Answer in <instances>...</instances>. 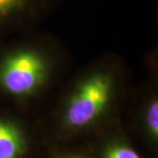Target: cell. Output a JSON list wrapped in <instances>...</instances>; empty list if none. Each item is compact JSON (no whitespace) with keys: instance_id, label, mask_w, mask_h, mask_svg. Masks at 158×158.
Masks as SVG:
<instances>
[{"instance_id":"obj_6","label":"cell","mask_w":158,"mask_h":158,"mask_svg":"<svg viewBox=\"0 0 158 158\" xmlns=\"http://www.w3.org/2000/svg\"><path fill=\"white\" fill-rule=\"evenodd\" d=\"M103 158H141L135 148L122 141L111 143L106 149Z\"/></svg>"},{"instance_id":"obj_1","label":"cell","mask_w":158,"mask_h":158,"mask_svg":"<svg viewBox=\"0 0 158 158\" xmlns=\"http://www.w3.org/2000/svg\"><path fill=\"white\" fill-rule=\"evenodd\" d=\"M126 83L124 69L113 58L85 69L74 79L60 101L62 126L78 131L101 121L122 102Z\"/></svg>"},{"instance_id":"obj_4","label":"cell","mask_w":158,"mask_h":158,"mask_svg":"<svg viewBox=\"0 0 158 158\" xmlns=\"http://www.w3.org/2000/svg\"><path fill=\"white\" fill-rule=\"evenodd\" d=\"M26 150L22 128L13 119L0 116V158H22Z\"/></svg>"},{"instance_id":"obj_5","label":"cell","mask_w":158,"mask_h":158,"mask_svg":"<svg viewBox=\"0 0 158 158\" xmlns=\"http://www.w3.org/2000/svg\"><path fill=\"white\" fill-rule=\"evenodd\" d=\"M143 102L141 115L145 129L153 141L158 138V98L157 93L153 90L141 100Z\"/></svg>"},{"instance_id":"obj_7","label":"cell","mask_w":158,"mask_h":158,"mask_svg":"<svg viewBox=\"0 0 158 158\" xmlns=\"http://www.w3.org/2000/svg\"><path fill=\"white\" fill-rule=\"evenodd\" d=\"M62 158H84L80 156H77V155H69V156H65Z\"/></svg>"},{"instance_id":"obj_3","label":"cell","mask_w":158,"mask_h":158,"mask_svg":"<svg viewBox=\"0 0 158 158\" xmlns=\"http://www.w3.org/2000/svg\"><path fill=\"white\" fill-rule=\"evenodd\" d=\"M61 0H0V33L29 28L56 11Z\"/></svg>"},{"instance_id":"obj_2","label":"cell","mask_w":158,"mask_h":158,"mask_svg":"<svg viewBox=\"0 0 158 158\" xmlns=\"http://www.w3.org/2000/svg\"><path fill=\"white\" fill-rule=\"evenodd\" d=\"M57 50L36 40L19 41L0 53V94L15 103L37 99L56 77Z\"/></svg>"}]
</instances>
